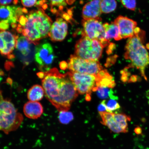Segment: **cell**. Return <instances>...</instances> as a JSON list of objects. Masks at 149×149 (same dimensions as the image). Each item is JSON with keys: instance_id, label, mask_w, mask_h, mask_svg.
Listing matches in <instances>:
<instances>
[{"instance_id": "21", "label": "cell", "mask_w": 149, "mask_h": 149, "mask_svg": "<svg viewBox=\"0 0 149 149\" xmlns=\"http://www.w3.org/2000/svg\"><path fill=\"white\" fill-rule=\"evenodd\" d=\"M51 12L53 14L60 15L67 5L73 3L71 0H50Z\"/></svg>"}, {"instance_id": "31", "label": "cell", "mask_w": 149, "mask_h": 149, "mask_svg": "<svg viewBox=\"0 0 149 149\" xmlns=\"http://www.w3.org/2000/svg\"><path fill=\"white\" fill-rule=\"evenodd\" d=\"M115 47V45L113 43L111 44L109 46V48L107 50V53L108 54H110L113 51V50Z\"/></svg>"}, {"instance_id": "33", "label": "cell", "mask_w": 149, "mask_h": 149, "mask_svg": "<svg viewBox=\"0 0 149 149\" xmlns=\"http://www.w3.org/2000/svg\"><path fill=\"white\" fill-rule=\"evenodd\" d=\"M72 3H74V1H76V0H71Z\"/></svg>"}, {"instance_id": "1", "label": "cell", "mask_w": 149, "mask_h": 149, "mask_svg": "<svg viewBox=\"0 0 149 149\" xmlns=\"http://www.w3.org/2000/svg\"><path fill=\"white\" fill-rule=\"evenodd\" d=\"M37 75L42 79L46 98L59 111H68L79 93L68 72L62 74L54 68Z\"/></svg>"}, {"instance_id": "25", "label": "cell", "mask_w": 149, "mask_h": 149, "mask_svg": "<svg viewBox=\"0 0 149 149\" xmlns=\"http://www.w3.org/2000/svg\"><path fill=\"white\" fill-rule=\"evenodd\" d=\"M74 116L72 113L68 111H59L58 119L59 122L63 124H68L73 120Z\"/></svg>"}, {"instance_id": "2", "label": "cell", "mask_w": 149, "mask_h": 149, "mask_svg": "<svg viewBox=\"0 0 149 149\" xmlns=\"http://www.w3.org/2000/svg\"><path fill=\"white\" fill-rule=\"evenodd\" d=\"M145 33L139 27H136L134 35L128 38L125 48V58L131 61L130 67L135 68L140 72L141 75L147 80L145 70L149 65V54L143 45Z\"/></svg>"}, {"instance_id": "11", "label": "cell", "mask_w": 149, "mask_h": 149, "mask_svg": "<svg viewBox=\"0 0 149 149\" xmlns=\"http://www.w3.org/2000/svg\"><path fill=\"white\" fill-rule=\"evenodd\" d=\"M18 37L10 31H0V54L9 59L14 58L13 52Z\"/></svg>"}, {"instance_id": "19", "label": "cell", "mask_w": 149, "mask_h": 149, "mask_svg": "<svg viewBox=\"0 0 149 149\" xmlns=\"http://www.w3.org/2000/svg\"><path fill=\"white\" fill-rule=\"evenodd\" d=\"M104 26L106 40L109 41L110 39H113L115 40L118 41L122 39L118 26L114 22H111L110 24H104Z\"/></svg>"}, {"instance_id": "17", "label": "cell", "mask_w": 149, "mask_h": 149, "mask_svg": "<svg viewBox=\"0 0 149 149\" xmlns=\"http://www.w3.org/2000/svg\"><path fill=\"white\" fill-rule=\"evenodd\" d=\"M24 114L28 118L37 119L41 116L44 109L41 104L38 102L29 101L24 106Z\"/></svg>"}, {"instance_id": "3", "label": "cell", "mask_w": 149, "mask_h": 149, "mask_svg": "<svg viewBox=\"0 0 149 149\" xmlns=\"http://www.w3.org/2000/svg\"><path fill=\"white\" fill-rule=\"evenodd\" d=\"M26 17L25 25L20 27L22 34L35 45H38L40 40L48 36L53 22L41 8L31 11Z\"/></svg>"}, {"instance_id": "5", "label": "cell", "mask_w": 149, "mask_h": 149, "mask_svg": "<svg viewBox=\"0 0 149 149\" xmlns=\"http://www.w3.org/2000/svg\"><path fill=\"white\" fill-rule=\"evenodd\" d=\"M104 48L99 41L82 37L76 42L74 55L85 60L98 61L102 57Z\"/></svg>"}, {"instance_id": "22", "label": "cell", "mask_w": 149, "mask_h": 149, "mask_svg": "<svg viewBox=\"0 0 149 149\" xmlns=\"http://www.w3.org/2000/svg\"><path fill=\"white\" fill-rule=\"evenodd\" d=\"M117 6L116 0H102L100 3L102 12L103 13L108 14L113 12Z\"/></svg>"}, {"instance_id": "4", "label": "cell", "mask_w": 149, "mask_h": 149, "mask_svg": "<svg viewBox=\"0 0 149 149\" xmlns=\"http://www.w3.org/2000/svg\"><path fill=\"white\" fill-rule=\"evenodd\" d=\"M23 120V115L12 102L3 98L0 90V131L8 134L17 130Z\"/></svg>"}, {"instance_id": "8", "label": "cell", "mask_w": 149, "mask_h": 149, "mask_svg": "<svg viewBox=\"0 0 149 149\" xmlns=\"http://www.w3.org/2000/svg\"><path fill=\"white\" fill-rule=\"evenodd\" d=\"M72 84L78 93L86 94V100H91L90 94L96 86V75L72 72H68Z\"/></svg>"}, {"instance_id": "12", "label": "cell", "mask_w": 149, "mask_h": 149, "mask_svg": "<svg viewBox=\"0 0 149 149\" xmlns=\"http://www.w3.org/2000/svg\"><path fill=\"white\" fill-rule=\"evenodd\" d=\"M24 13V8L14 6H0V22L16 24Z\"/></svg>"}, {"instance_id": "9", "label": "cell", "mask_w": 149, "mask_h": 149, "mask_svg": "<svg viewBox=\"0 0 149 149\" xmlns=\"http://www.w3.org/2000/svg\"><path fill=\"white\" fill-rule=\"evenodd\" d=\"M68 65L71 72L91 75H96L103 69L98 61L85 60L75 55L70 56Z\"/></svg>"}, {"instance_id": "13", "label": "cell", "mask_w": 149, "mask_h": 149, "mask_svg": "<svg viewBox=\"0 0 149 149\" xmlns=\"http://www.w3.org/2000/svg\"><path fill=\"white\" fill-rule=\"evenodd\" d=\"M68 23L64 19L57 18L52 24L48 36L52 41H62L68 35Z\"/></svg>"}, {"instance_id": "14", "label": "cell", "mask_w": 149, "mask_h": 149, "mask_svg": "<svg viewBox=\"0 0 149 149\" xmlns=\"http://www.w3.org/2000/svg\"><path fill=\"white\" fill-rule=\"evenodd\" d=\"M114 23L118 26L122 39L129 38L134 35V31L137 27V22L126 17L119 16Z\"/></svg>"}, {"instance_id": "15", "label": "cell", "mask_w": 149, "mask_h": 149, "mask_svg": "<svg viewBox=\"0 0 149 149\" xmlns=\"http://www.w3.org/2000/svg\"><path fill=\"white\" fill-rule=\"evenodd\" d=\"M102 0H93L84 6L82 15L84 19L98 18L102 14L100 3Z\"/></svg>"}, {"instance_id": "10", "label": "cell", "mask_w": 149, "mask_h": 149, "mask_svg": "<svg viewBox=\"0 0 149 149\" xmlns=\"http://www.w3.org/2000/svg\"><path fill=\"white\" fill-rule=\"evenodd\" d=\"M55 57L53 48L49 43H43L35 48V61L42 72L49 70Z\"/></svg>"}, {"instance_id": "23", "label": "cell", "mask_w": 149, "mask_h": 149, "mask_svg": "<svg viewBox=\"0 0 149 149\" xmlns=\"http://www.w3.org/2000/svg\"><path fill=\"white\" fill-rule=\"evenodd\" d=\"M96 92L99 97L102 99H106L109 97L111 99L117 100V97L113 94L111 88L107 87H99L97 88Z\"/></svg>"}, {"instance_id": "6", "label": "cell", "mask_w": 149, "mask_h": 149, "mask_svg": "<svg viewBox=\"0 0 149 149\" xmlns=\"http://www.w3.org/2000/svg\"><path fill=\"white\" fill-rule=\"evenodd\" d=\"M99 113L101 118V123L112 132L117 134L127 133L128 122L131 120L130 117L123 113L107 111Z\"/></svg>"}, {"instance_id": "16", "label": "cell", "mask_w": 149, "mask_h": 149, "mask_svg": "<svg viewBox=\"0 0 149 149\" xmlns=\"http://www.w3.org/2000/svg\"><path fill=\"white\" fill-rule=\"evenodd\" d=\"M35 45L24 36L18 37L16 42V48L19 54L22 58L31 57L33 54V46Z\"/></svg>"}, {"instance_id": "18", "label": "cell", "mask_w": 149, "mask_h": 149, "mask_svg": "<svg viewBox=\"0 0 149 149\" xmlns=\"http://www.w3.org/2000/svg\"><path fill=\"white\" fill-rule=\"evenodd\" d=\"M96 86L93 89V92H96L99 87H107L113 88L116 86V83L112 76L107 70H102L96 74Z\"/></svg>"}, {"instance_id": "26", "label": "cell", "mask_w": 149, "mask_h": 149, "mask_svg": "<svg viewBox=\"0 0 149 149\" xmlns=\"http://www.w3.org/2000/svg\"><path fill=\"white\" fill-rule=\"evenodd\" d=\"M122 5L126 8L135 10L136 6V0H120Z\"/></svg>"}, {"instance_id": "32", "label": "cell", "mask_w": 149, "mask_h": 149, "mask_svg": "<svg viewBox=\"0 0 149 149\" xmlns=\"http://www.w3.org/2000/svg\"><path fill=\"white\" fill-rule=\"evenodd\" d=\"M60 68L63 70L66 69V68H68V63H67L65 61H62L61 63Z\"/></svg>"}, {"instance_id": "29", "label": "cell", "mask_w": 149, "mask_h": 149, "mask_svg": "<svg viewBox=\"0 0 149 149\" xmlns=\"http://www.w3.org/2000/svg\"><path fill=\"white\" fill-rule=\"evenodd\" d=\"M98 110L99 112H105L106 111V107L105 104H104L103 101H102L101 103L99 105L98 107Z\"/></svg>"}, {"instance_id": "30", "label": "cell", "mask_w": 149, "mask_h": 149, "mask_svg": "<svg viewBox=\"0 0 149 149\" xmlns=\"http://www.w3.org/2000/svg\"><path fill=\"white\" fill-rule=\"evenodd\" d=\"M13 1H14L15 0H0V5L2 6L8 5L10 4Z\"/></svg>"}, {"instance_id": "7", "label": "cell", "mask_w": 149, "mask_h": 149, "mask_svg": "<svg viewBox=\"0 0 149 149\" xmlns=\"http://www.w3.org/2000/svg\"><path fill=\"white\" fill-rule=\"evenodd\" d=\"M82 37L98 40L104 47L109 45L110 41L106 40L105 38V29L101 18L83 19L82 21Z\"/></svg>"}, {"instance_id": "27", "label": "cell", "mask_w": 149, "mask_h": 149, "mask_svg": "<svg viewBox=\"0 0 149 149\" xmlns=\"http://www.w3.org/2000/svg\"><path fill=\"white\" fill-rule=\"evenodd\" d=\"M21 1L22 4L24 6L31 7L35 4L37 0H21Z\"/></svg>"}, {"instance_id": "24", "label": "cell", "mask_w": 149, "mask_h": 149, "mask_svg": "<svg viewBox=\"0 0 149 149\" xmlns=\"http://www.w3.org/2000/svg\"><path fill=\"white\" fill-rule=\"evenodd\" d=\"M102 101L105 104L106 111L108 112L113 113V111L120 109V107L116 100L111 99L104 100Z\"/></svg>"}, {"instance_id": "20", "label": "cell", "mask_w": 149, "mask_h": 149, "mask_svg": "<svg viewBox=\"0 0 149 149\" xmlns=\"http://www.w3.org/2000/svg\"><path fill=\"white\" fill-rule=\"evenodd\" d=\"M44 94V90L42 87L40 85H35L28 91L27 97L30 101H39L42 99Z\"/></svg>"}, {"instance_id": "28", "label": "cell", "mask_w": 149, "mask_h": 149, "mask_svg": "<svg viewBox=\"0 0 149 149\" xmlns=\"http://www.w3.org/2000/svg\"><path fill=\"white\" fill-rule=\"evenodd\" d=\"M9 24L3 21L0 22V31H6L9 27Z\"/></svg>"}]
</instances>
